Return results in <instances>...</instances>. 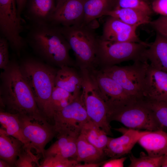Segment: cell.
<instances>
[{
	"label": "cell",
	"instance_id": "9c48e42d",
	"mask_svg": "<svg viewBox=\"0 0 167 167\" xmlns=\"http://www.w3.org/2000/svg\"><path fill=\"white\" fill-rule=\"evenodd\" d=\"M54 129L57 136L67 135L78 137L89 120L87 114L82 92L71 103L54 113Z\"/></svg>",
	"mask_w": 167,
	"mask_h": 167
},
{
	"label": "cell",
	"instance_id": "7c38bea8",
	"mask_svg": "<svg viewBox=\"0 0 167 167\" xmlns=\"http://www.w3.org/2000/svg\"><path fill=\"white\" fill-rule=\"evenodd\" d=\"M105 101L107 114L138 101L131 96L118 83L98 69L91 70Z\"/></svg>",
	"mask_w": 167,
	"mask_h": 167
},
{
	"label": "cell",
	"instance_id": "603a6c76",
	"mask_svg": "<svg viewBox=\"0 0 167 167\" xmlns=\"http://www.w3.org/2000/svg\"><path fill=\"white\" fill-rule=\"evenodd\" d=\"M103 15L117 18L129 25L138 27L150 24V16L140 11L129 8H119L104 12Z\"/></svg>",
	"mask_w": 167,
	"mask_h": 167
},
{
	"label": "cell",
	"instance_id": "d6a6232c",
	"mask_svg": "<svg viewBox=\"0 0 167 167\" xmlns=\"http://www.w3.org/2000/svg\"><path fill=\"white\" fill-rule=\"evenodd\" d=\"M43 158L40 167H75L79 163L75 160L58 155L49 156Z\"/></svg>",
	"mask_w": 167,
	"mask_h": 167
},
{
	"label": "cell",
	"instance_id": "8fae6325",
	"mask_svg": "<svg viewBox=\"0 0 167 167\" xmlns=\"http://www.w3.org/2000/svg\"><path fill=\"white\" fill-rule=\"evenodd\" d=\"M23 133L37 154L44 156L45 148L56 133L47 119L42 114H18Z\"/></svg>",
	"mask_w": 167,
	"mask_h": 167
},
{
	"label": "cell",
	"instance_id": "d590c367",
	"mask_svg": "<svg viewBox=\"0 0 167 167\" xmlns=\"http://www.w3.org/2000/svg\"><path fill=\"white\" fill-rule=\"evenodd\" d=\"M151 6L153 12L167 16V0H153Z\"/></svg>",
	"mask_w": 167,
	"mask_h": 167
},
{
	"label": "cell",
	"instance_id": "ab89813d",
	"mask_svg": "<svg viewBox=\"0 0 167 167\" xmlns=\"http://www.w3.org/2000/svg\"><path fill=\"white\" fill-rule=\"evenodd\" d=\"M11 165L7 162L2 159L0 160V167H10Z\"/></svg>",
	"mask_w": 167,
	"mask_h": 167
},
{
	"label": "cell",
	"instance_id": "7a4b0ae2",
	"mask_svg": "<svg viewBox=\"0 0 167 167\" xmlns=\"http://www.w3.org/2000/svg\"><path fill=\"white\" fill-rule=\"evenodd\" d=\"M0 78V104L4 111L14 114L42 115L20 65L15 60L10 61L1 73Z\"/></svg>",
	"mask_w": 167,
	"mask_h": 167
},
{
	"label": "cell",
	"instance_id": "484cf974",
	"mask_svg": "<svg viewBox=\"0 0 167 167\" xmlns=\"http://www.w3.org/2000/svg\"><path fill=\"white\" fill-rule=\"evenodd\" d=\"M80 134L90 143L104 152L110 137L99 126L89 120L83 126Z\"/></svg>",
	"mask_w": 167,
	"mask_h": 167
},
{
	"label": "cell",
	"instance_id": "e0dca14e",
	"mask_svg": "<svg viewBox=\"0 0 167 167\" xmlns=\"http://www.w3.org/2000/svg\"><path fill=\"white\" fill-rule=\"evenodd\" d=\"M56 8V0H29L24 13L30 24L50 23Z\"/></svg>",
	"mask_w": 167,
	"mask_h": 167
},
{
	"label": "cell",
	"instance_id": "4fadbf2b",
	"mask_svg": "<svg viewBox=\"0 0 167 167\" xmlns=\"http://www.w3.org/2000/svg\"><path fill=\"white\" fill-rule=\"evenodd\" d=\"M137 27L126 24L117 18L108 16L99 38L113 42H143L136 34Z\"/></svg>",
	"mask_w": 167,
	"mask_h": 167
},
{
	"label": "cell",
	"instance_id": "cb8c5ba5",
	"mask_svg": "<svg viewBox=\"0 0 167 167\" xmlns=\"http://www.w3.org/2000/svg\"><path fill=\"white\" fill-rule=\"evenodd\" d=\"M76 160L79 163H97L105 156L101 151L80 134L77 139Z\"/></svg>",
	"mask_w": 167,
	"mask_h": 167
},
{
	"label": "cell",
	"instance_id": "8d00e7d4",
	"mask_svg": "<svg viewBox=\"0 0 167 167\" xmlns=\"http://www.w3.org/2000/svg\"><path fill=\"white\" fill-rule=\"evenodd\" d=\"M126 158V157H123L120 158H111L110 159L104 161L101 167H123L124 162Z\"/></svg>",
	"mask_w": 167,
	"mask_h": 167
},
{
	"label": "cell",
	"instance_id": "6da1fadb",
	"mask_svg": "<svg viewBox=\"0 0 167 167\" xmlns=\"http://www.w3.org/2000/svg\"><path fill=\"white\" fill-rule=\"evenodd\" d=\"M28 26L25 39L36 54L59 68L75 66L69 55L71 47L58 25L49 23Z\"/></svg>",
	"mask_w": 167,
	"mask_h": 167
},
{
	"label": "cell",
	"instance_id": "836d02e7",
	"mask_svg": "<svg viewBox=\"0 0 167 167\" xmlns=\"http://www.w3.org/2000/svg\"><path fill=\"white\" fill-rule=\"evenodd\" d=\"M9 42L4 37H0V68L4 70L8 66L9 62Z\"/></svg>",
	"mask_w": 167,
	"mask_h": 167
},
{
	"label": "cell",
	"instance_id": "3957f363",
	"mask_svg": "<svg viewBox=\"0 0 167 167\" xmlns=\"http://www.w3.org/2000/svg\"><path fill=\"white\" fill-rule=\"evenodd\" d=\"M20 67L39 109L45 117L49 119L50 102L58 69L31 58L24 60Z\"/></svg>",
	"mask_w": 167,
	"mask_h": 167
},
{
	"label": "cell",
	"instance_id": "8992f818",
	"mask_svg": "<svg viewBox=\"0 0 167 167\" xmlns=\"http://www.w3.org/2000/svg\"><path fill=\"white\" fill-rule=\"evenodd\" d=\"M148 45L144 42H113L99 38L97 53L99 66L102 68L125 61L145 60L144 54Z\"/></svg>",
	"mask_w": 167,
	"mask_h": 167
},
{
	"label": "cell",
	"instance_id": "44dd1931",
	"mask_svg": "<svg viewBox=\"0 0 167 167\" xmlns=\"http://www.w3.org/2000/svg\"><path fill=\"white\" fill-rule=\"evenodd\" d=\"M25 145L18 139L9 135L2 128L0 129V158L11 167L15 163L20 152Z\"/></svg>",
	"mask_w": 167,
	"mask_h": 167
},
{
	"label": "cell",
	"instance_id": "e575fe53",
	"mask_svg": "<svg viewBox=\"0 0 167 167\" xmlns=\"http://www.w3.org/2000/svg\"><path fill=\"white\" fill-rule=\"evenodd\" d=\"M150 24L156 33L167 38V16L161 15Z\"/></svg>",
	"mask_w": 167,
	"mask_h": 167
},
{
	"label": "cell",
	"instance_id": "60d3db41",
	"mask_svg": "<svg viewBox=\"0 0 167 167\" xmlns=\"http://www.w3.org/2000/svg\"><path fill=\"white\" fill-rule=\"evenodd\" d=\"M161 167H167V152L163 155V158Z\"/></svg>",
	"mask_w": 167,
	"mask_h": 167
},
{
	"label": "cell",
	"instance_id": "2e32d148",
	"mask_svg": "<svg viewBox=\"0 0 167 167\" xmlns=\"http://www.w3.org/2000/svg\"><path fill=\"white\" fill-rule=\"evenodd\" d=\"M84 0H66L56 8L50 23L63 26L83 23Z\"/></svg>",
	"mask_w": 167,
	"mask_h": 167
},
{
	"label": "cell",
	"instance_id": "4dcf8cb0",
	"mask_svg": "<svg viewBox=\"0 0 167 167\" xmlns=\"http://www.w3.org/2000/svg\"><path fill=\"white\" fill-rule=\"evenodd\" d=\"M163 155L158 157H152L144 155L139 157L131 155L130 156L131 163L129 167H161Z\"/></svg>",
	"mask_w": 167,
	"mask_h": 167
},
{
	"label": "cell",
	"instance_id": "b9f144b4",
	"mask_svg": "<svg viewBox=\"0 0 167 167\" xmlns=\"http://www.w3.org/2000/svg\"><path fill=\"white\" fill-rule=\"evenodd\" d=\"M66 0H56V7L59 6Z\"/></svg>",
	"mask_w": 167,
	"mask_h": 167
},
{
	"label": "cell",
	"instance_id": "d4e9b609",
	"mask_svg": "<svg viewBox=\"0 0 167 167\" xmlns=\"http://www.w3.org/2000/svg\"><path fill=\"white\" fill-rule=\"evenodd\" d=\"M0 123L1 128L9 135L18 139L25 145L31 147L23 133L18 118V114L1 110Z\"/></svg>",
	"mask_w": 167,
	"mask_h": 167
},
{
	"label": "cell",
	"instance_id": "5bb4252c",
	"mask_svg": "<svg viewBox=\"0 0 167 167\" xmlns=\"http://www.w3.org/2000/svg\"><path fill=\"white\" fill-rule=\"evenodd\" d=\"M115 130L122 135L116 138L110 137L104 150L105 155L111 158H119L130 153L139 138L147 131L123 128Z\"/></svg>",
	"mask_w": 167,
	"mask_h": 167
},
{
	"label": "cell",
	"instance_id": "52a82bcc",
	"mask_svg": "<svg viewBox=\"0 0 167 167\" xmlns=\"http://www.w3.org/2000/svg\"><path fill=\"white\" fill-rule=\"evenodd\" d=\"M131 65H116L101 68V70L120 85L131 96L138 101L144 99L143 91L149 63L147 60L134 62Z\"/></svg>",
	"mask_w": 167,
	"mask_h": 167
},
{
	"label": "cell",
	"instance_id": "ba28073f",
	"mask_svg": "<svg viewBox=\"0 0 167 167\" xmlns=\"http://www.w3.org/2000/svg\"><path fill=\"white\" fill-rule=\"evenodd\" d=\"M109 122H119L129 129L153 131L163 130L152 111L143 101H137L107 114Z\"/></svg>",
	"mask_w": 167,
	"mask_h": 167
},
{
	"label": "cell",
	"instance_id": "5b68a950",
	"mask_svg": "<svg viewBox=\"0 0 167 167\" xmlns=\"http://www.w3.org/2000/svg\"><path fill=\"white\" fill-rule=\"evenodd\" d=\"M79 69L82 78V94L89 118L108 135H111V127L107 118V107L92 72L87 69Z\"/></svg>",
	"mask_w": 167,
	"mask_h": 167
},
{
	"label": "cell",
	"instance_id": "ffe728a7",
	"mask_svg": "<svg viewBox=\"0 0 167 167\" xmlns=\"http://www.w3.org/2000/svg\"><path fill=\"white\" fill-rule=\"evenodd\" d=\"M137 143L151 156H160L167 152V133L163 130L147 131Z\"/></svg>",
	"mask_w": 167,
	"mask_h": 167
},
{
	"label": "cell",
	"instance_id": "d6986e66",
	"mask_svg": "<svg viewBox=\"0 0 167 167\" xmlns=\"http://www.w3.org/2000/svg\"><path fill=\"white\" fill-rule=\"evenodd\" d=\"M143 55L152 66L167 72V38L156 33L155 40L149 44Z\"/></svg>",
	"mask_w": 167,
	"mask_h": 167
},
{
	"label": "cell",
	"instance_id": "f1b7e54d",
	"mask_svg": "<svg viewBox=\"0 0 167 167\" xmlns=\"http://www.w3.org/2000/svg\"><path fill=\"white\" fill-rule=\"evenodd\" d=\"M119 8L135 9L149 16L153 12L151 6L146 0H112L109 10Z\"/></svg>",
	"mask_w": 167,
	"mask_h": 167
},
{
	"label": "cell",
	"instance_id": "30bf717a",
	"mask_svg": "<svg viewBox=\"0 0 167 167\" xmlns=\"http://www.w3.org/2000/svg\"><path fill=\"white\" fill-rule=\"evenodd\" d=\"M24 20L19 15L15 0H0V31L11 49L19 56L27 43L21 34Z\"/></svg>",
	"mask_w": 167,
	"mask_h": 167
},
{
	"label": "cell",
	"instance_id": "4316f807",
	"mask_svg": "<svg viewBox=\"0 0 167 167\" xmlns=\"http://www.w3.org/2000/svg\"><path fill=\"white\" fill-rule=\"evenodd\" d=\"M112 0H84L83 23L91 24L110 9Z\"/></svg>",
	"mask_w": 167,
	"mask_h": 167
},
{
	"label": "cell",
	"instance_id": "f35d334b",
	"mask_svg": "<svg viewBox=\"0 0 167 167\" xmlns=\"http://www.w3.org/2000/svg\"><path fill=\"white\" fill-rule=\"evenodd\" d=\"M103 162L97 163H84V164L78 163L75 167H98L101 166Z\"/></svg>",
	"mask_w": 167,
	"mask_h": 167
},
{
	"label": "cell",
	"instance_id": "ac0fdd59",
	"mask_svg": "<svg viewBox=\"0 0 167 167\" xmlns=\"http://www.w3.org/2000/svg\"><path fill=\"white\" fill-rule=\"evenodd\" d=\"M82 78L80 73L74 67L64 66L58 69L54 86L62 88L75 96L82 92Z\"/></svg>",
	"mask_w": 167,
	"mask_h": 167
},
{
	"label": "cell",
	"instance_id": "83f0119b",
	"mask_svg": "<svg viewBox=\"0 0 167 167\" xmlns=\"http://www.w3.org/2000/svg\"><path fill=\"white\" fill-rule=\"evenodd\" d=\"M77 96H74L62 88L54 86L50 102L49 119H53L55 113L62 110Z\"/></svg>",
	"mask_w": 167,
	"mask_h": 167
},
{
	"label": "cell",
	"instance_id": "74e56055",
	"mask_svg": "<svg viewBox=\"0 0 167 167\" xmlns=\"http://www.w3.org/2000/svg\"><path fill=\"white\" fill-rule=\"evenodd\" d=\"M19 16L21 18V15L26 6L28 0H15Z\"/></svg>",
	"mask_w": 167,
	"mask_h": 167
},
{
	"label": "cell",
	"instance_id": "9a60e30c",
	"mask_svg": "<svg viewBox=\"0 0 167 167\" xmlns=\"http://www.w3.org/2000/svg\"><path fill=\"white\" fill-rule=\"evenodd\" d=\"M143 95L144 99L167 101V72L154 68L149 64Z\"/></svg>",
	"mask_w": 167,
	"mask_h": 167
},
{
	"label": "cell",
	"instance_id": "277c9868",
	"mask_svg": "<svg viewBox=\"0 0 167 167\" xmlns=\"http://www.w3.org/2000/svg\"><path fill=\"white\" fill-rule=\"evenodd\" d=\"M58 26L74 52L79 69H97L99 38L93 26L83 23L68 26Z\"/></svg>",
	"mask_w": 167,
	"mask_h": 167
},
{
	"label": "cell",
	"instance_id": "7402d4cb",
	"mask_svg": "<svg viewBox=\"0 0 167 167\" xmlns=\"http://www.w3.org/2000/svg\"><path fill=\"white\" fill-rule=\"evenodd\" d=\"M57 140L44 152L45 157L58 155L76 160L77 155L76 141L77 138L67 135H58Z\"/></svg>",
	"mask_w": 167,
	"mask_h": 167
},
{
	"label": "cell",
	"instance_id": "1f68e13d",
	"mask_svg": "<svg viewBox=\"0 0 167 167\" xmlns=\"http://www.w3.org/2000/svg\"><path fill=\"white\" fill-rule=\"evenodd\" d=\"M30 146L24 145L19 153L15 163L17 167H39L38 158L32 153Z\"/></svg>",
	"mask_w": 167,
	"mask_h": 167
},
{
	"label": "cell",
	"instance_id": "f546056e",
	"mask_svg": "<svg viewBox=\"0 0 167 167\" xmlns=\"http://www.w3.org/2000/svg\"><path fill=\"white\" fill-rule=\"evenodd\" d=\"M143 101L152 111L161 125L164 128H167V101L146 99Z\"/></svg>",
	"mask_w": 167,
	"mask_h": 167
}]
</instances>
